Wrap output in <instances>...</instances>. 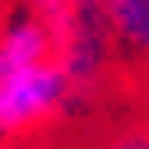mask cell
Here are the masks:
<instances>
[{
    "mask_svg": "<svg viewBox=\"0 0 149 149\" xmlns=\"http://www.w3.org/2000/svg\"><path fill=\"white\" fill-rule=\"evenodd\" d=\"M65 93H70V79L51 61L47 33L14 9L0 23V144L56 116Z\"/></svg>",
    "mask_w": 149,
    "mask_h": 149,
    "instance_id": "cell-1",
    "label": "cell"
},
{
    "mask_svg": "<svg viewBox=\"0 0 149 149\" xmlns=\"http://www.w3.org/2000/svg\"><path fill=\"white\" fill-rule=\"evenodd\" d=\"M98 14L126 51L149 56V0H107Z\"/></svg>",
    "mask_w": 149,
    "mask_h": 149,
    "instance_id": "cell-2",
    "label": "cell"
},
{
    "mask_svg": "<svg viewBox=\"0 0 149 149\" xmlns=\"http://www.w3.org/2000/svg\"><path fill=\"white\" fill-rule=\"evenodd\" d=\"M98 149H149V130L144 126H130V130H116V135H107Z\"/></svg>",
    "mask_w": 149,
    "mask_h": 149,
    "instance_id": "cell-3",
    "label": "cell"
},
{
    "mask_svg": "<svg viewBox=\"0 0 149 149\" xmlns=\"http://www.w3.org/2000/svg\"><path fill=\"white\" fill-rule=\"evenodd\" d=\"M74 5H79V9H84V14H98V9H102V5H107V0H74Z\"/></svg>",
    "mask_w": 149,
    "mask_h": 149,
    "instance_id": "cell-4",
    "label": "cell"
}]
</instances>
